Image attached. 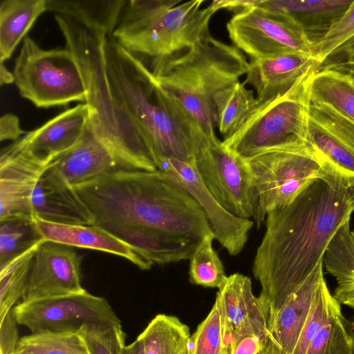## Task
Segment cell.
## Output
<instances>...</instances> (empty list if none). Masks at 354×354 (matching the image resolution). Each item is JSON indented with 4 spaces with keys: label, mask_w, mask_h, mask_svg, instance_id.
I'll use <instances>...</instances> for the list:
<instances>
[{
    "label": "cell",
    "mask_w": 354,
    "mask_h": 354,
    "mask_svg": "<svg viewBox=\"0 0 354 354\" xmlns=\"http://www.w3.org/2000/svg\"><path fill=\"white\" fill-rule=\"evenodd\" d=\"M58 26L84 82L90 125L120 169L154 171L165 158L192 162L203 129L139 57L72 18Z\"/></svg>",
    "instance_id": "cell-1"
},
{
    "label": "cell",
    "mask_w": 354,
    "mask_h": 354,
    "mask_svg": "<svg viewBox=\"0 0 354 354\" xmlns=\"http://www.w3.org/2000/svg\"><path fill=\"white\" fill-rule=\"evenodd\" d=\"M354 212V186L328 175L310 180L286 205L269 212L252 270L268 328L289 296L324 261L338 229Z\"/></svg>",
    "instance_id": "cell-2"
},
{
    "label": "cell",
    "mask_w": 354,
    "mask_h": 354,
    "mask_svg": "<svg viewBox=\"0 0 354 354\" xmlns=\"http://www.w3.org/2000/svg\"><path fill=\"white\" fill-rule=\"evenodd\" d=\"M93 225L145 257L165 232L201 240L213 234L198 201L160 170L118 169L73 187Z\"/></svg>",
    "instance_id": "cell-3"
},
{
    "label": "cell",
    "mask_w": 354,
    "mask_h": 354,
    "mask_svg": "<svg viewBox=\"0 0 354 354\" xmlns=\"http://www.w3.org/2000/svg\"><path fill=\"white\" fill-rule=\"evenodd\" d=\"M248 68L242 51L209 35L187 49L153 58L150 70L159 88L192 116L208 137H214L215 101Z\"/></svg>",
    "instance_id": "cell-4"
},
{
    "label": "cell",
    "mask_w": 354,
    "mask_h": 354,
    "mask_svg": "<svg viewBox=\"0 0 354 354\" xmlns=\"http://www.w3.org/2000/svg\"><path fill=\"white\" fill-rule=\"evenodd\" d=\"M204 0H131L122 10L112 37L134 54L153 58L187 49L210 35L218 11Z\"/></svg>",
    "instance_id": "cell-5"
},
{
    "label": "cell",
    "mask_w": 354,
    "mask_h": 354,
    "mask_svg": "<svg viewBox=\"0 0 354 354\" xmlns=\"http://www.w3.org/2000/svg\"><path fill=\"white\" fill-rule=\"evenodd\" d=\"M316 68L311 64L285 92L262 104L243 127L223 144L247 160L304 142L303 126Z\"/></svg>",
    "instance_id": "cell-6"
},
{
    "label": "cell",
    "mask_w": 354,
    "mask_h": 354,
    "mask_svg": "<svg viewBox=\"0 0 354 354\" xmlns=\"http://www.w3.org/2000/svg\"><path fill=\"white\" fill-rule=\"evenodd\" d=\"M12 74L21 97L39 108L86 102L84 82L68 48L44 50L24 37Z\"/></svg>",
    "instance_id": "cell-7"
},
{
    "label": "cell",
    "mask_w": 354,
    "mask_h": 354,
    "mask_svg": "<svg viewBox=\"0 0 354 354\" xmlns=\"http://www.w3.org/2000/svg\"><path fill=\"white\" fill-rule=\"evenodd\" d=\"M245 161L258 198L252 217L258 227L269 212L290 203L310 180L328 176L306 142Z\"/></svg>",
    "instance_id": "cell-8"
},
{
    "label": "cell",
    "mask_w": 354,
    "mask_h": 354,
    "mask_svg": "<svg viewBox=\"0 0 354 354\" xmlns=\"http://www.w3.org/2000/svg\"><path fill=\"white\" fill-rule=\"evenodd\" d=\"M194 167L215 200L232 214L249 218L257 194L247 162L227 149L216 136L208 137L195 152Z\"/></svg>",
    "instance_id": "cell-9"
},
{
    "label": "cell",
    "mask_w": 354,
    "mask_h": 354,
    "mask_svg": "<svg viewBox=\"0 0 354 354\" xmlns=\"http://www.w3.org/2000/svg\"><path fill=\"white\" fill-rule=\"evenodd\" d=\"M226 28L234 46L250 60L291 53L310 55L313 40L305 27L289 15L254 6L236 13Z\"/></svg>",
    "instance_id": "cell-10"
},
{
    "label": "cell",
    "mask_w": 354,
    "mask_h": 354,
    "mask_svg": "<svg viewBox=\"0 0 354 354\" xmlns=\"http://www.w3.org/2000/svg\"><path fill=\"white\" fill-rule=\"evenodd\" d=\"M303 140L327 175L354 186V120L311 94Z\"/></svg>",
    "instance_id": "cell-11"
},
{
    "label": "cell",
    "mask_w": 354,
    "mask_h": 354,
    "mask_svg": "<svg viewBox=\"0 0 354 354\" xmlns=\"http://www.w3.org/2000/svg\"><path fill=\"white\" fill-rule=\"evenodd\" d=\"M13 312L31 333L77 331L85 324H122L108 301L86 290L73 294L21 301Z\"/></svg>",
    "instance_id": "cell-12"
},
{
    "label": "cell",
    "mask_w": 354,
    "mask_h": 354,
    "mask_svg": "<svg viewBox=\"0 0 354 354\" xmlns=\"http://www.w3.org/2000/svg\"><path fill=\"white\" fill-rule=\"evenodd\" d=\"M156 167L169 174L198 201L206 214L214 239L230 255L239 254L248 241L254 221L236 216L225 209L205 187L194 164L165 158Z\"/></svg>",
    "instance_id": "cell-13"
},
{
    "label": "cell",
    "mask_w": 354,
    "mask_h": 354,
    "mask_svg": "<svg viewBox=\"0 0 354 354\" xmlns=\"http://www.w3.org/2000/svg\"><path fill=\"white\" fill-rule=\"evenodd\" d=\"M82 257L73 247L44 241L37 248L26 294L23 301L82 292Z\"/></svg>",
    "instance_id": "cell-14"
},
{
    "label": "cell",
    "mask_w": 354,
    "mask_h": 354,
    "mask_svg": "<svg viewBox=\"0 0 354 354\" xmlns=\"http://www.w3.org/2000/svg\"><path fill=\"white\" fill-rule=\"evenodd\" d=\"M88 120V105L80 104L28 132L6 147L33 162L48 167L56 158L75 145Z\"/></svg>",
    "instance_id": "cell-15"
},
{
    "label": "cell",
    "mask_w": 354,
    "mask_h": 354,
    "mask_svg": "<svg viewBox=\"0 0 354 354\" xmlns=\"http://www.w3.org/2000/svg\"><path fill=\"white\" fill-rule=\"evenodd\" d=\"M215 299L220 305L223 335L230 353L232 343L239 336L267 335L266 318L259 298L253 293L250 277L240 273L228 276Z\"/></svg>",
    "instance_id": "cell-16"
},
{
    "label": "cell",
    "mask_w": 354,
    "mask_h": 354,
    "mask_svg": "<svg viewBox=\"0 0 354 354\" xmlns=\"http://www.w3.org/2000/svg\"><path fill=\"white\" fill-rule=\"evenodd\" d=\"M48 167L7 147L0 157V221L12 218L33 220L32 196Z\"/></svg>",
    "instance_id": "cell-17"
},
{
    "label": "cell",
    "mask_w": 354,
    "mask_h": 354,
    "mask_svg": "<svg viewBox=\"0 0 354 354\" xmlns=\"http://www.w3.org/2000/svg\"><path fill=\"white\" fill-rule=\"evenodd\" d=\"M118 169L120 168L95 135L88 120L75 145L51 162L46 171L73 188Z\"/></svg>",
    "instance_id": "cell-18"
},
{
    "label": "cell",
    "mask_w": 354,
    "mask_h": 354,
    "mask_svg": "<svg viewBox=\"0 0 354 354\" xmlns=\"http://www.w3.org/2000/svg\"><path fill=\"white\" fill-rule=\"evenodd\" d=\"M321 261L289 296L268 329L266 354H292L312 306L317 286L324 278Z\"/></svg>",
    "instance_id": "cell-19"
},
{
    "label": "cell",
    "mask_w": 354,
    "mask_h": 354,
    "mask_svg": "<svg viewBox=\"0 0 354 354\" xmlns=\"http://www.w3.org/2000/svg\"><path fill=\"white\" fill-rule=\"evenodd\" d=\"M33 222L45 241L118 255L142 270H150L153 266L129 245L96 225L62 224L37 216H33Z\"/></svg>",
    "instance_id": "cell-20"
},
{
    "label": "cell",
    "mask_w": 354,
    "mask_h": 354,
    "mask_svg": "<svg viewBox=\"0 0 354 354\" xmlns=\"http://www.w3.org/2000/svg\"><path fill=\"white\" fill-rule=\"evenodd\" d=\"M311 64L310 55L302 53L250 60L243 83L254 87L262 105L287 91Z\"/></svg>",
    "instance_id": "cell-21"
},
{
    "label": "cell",
    "mask_w": 354,
    "mask_h": 354,
    "mask_svg": "<svg viewBox=\"0 0 354 354\" xmlns=\"http://www.w3.org/2000/svg\"><path fill=\"white\" fill-rule=\"evenodd\" d=\"M33 216L70 225H93L92 218L73 188L56 180L45 170L32 196Z\"/></svg>",
    "instance_id": "cell-22"
},
{
    "label": "cell",
    "mask_w": 354,
    "mask_h": 354,
    "mask_svg": "<svg viewBox=\"0 0 354 354\" xmlns=\"http://www.w3.org/2000/svg\"><path fill=\"white\" fill-rule=\"evenodd\" d=\"M324 263L336 280L333 297L341 304L354 310V227L350 221L342 225L326 250Z\"/></svg>",
    "instance_id": "cell-23"
},
{
    "label": "cell",
    "mask_w": 354,
    "mask_h": 354,
    "mask_svg": "<svg viewBox=\"0 0 354 354\" xmlns=\"http://www.w3.org/2000/svg\"><path fill=\"white\" fill-rule=\"evenodd\" d=\"M126 0H46V11L72 18L86 27L112 35Z\"/></svg>",
    "instance_id": "cell-24"
},
{
    "label": "cell",
    "mask_w": 354,
    "mask_h": 354,
    "mask_svg": "<svg viewBox=\"0 0 354 354\" xmlns=\"http://www.w3.org/2000/svg\"><path fill=\"white\" fill-rule=\"evenodd\" d=\"M46 0H4L0 5V63L8 59L38 17Z\"/></svg>",
    "instance_id": "cell-25"
},
{
    "label": "cell",
    "mask_w": 354,
    "mask_h": 354,
    "mask_svg": "<svg viewBox=\"0 0 354 354\" xmlns=\"http://www.w3.org/2000/svg\"><path fill=\"white\" fill-rule=\"evenodd\" d=\"M189 327L178 317L158 314L138 336L144 354H190Z\"/></svg>",
    "instance_id": "cell-26"
},
{
    "label": "cell",
    "mask_w": 354,
    "mask_h": 354,
    "mask_svg": "<svg viewBox=\"0 0 354 354\" xmlns=\"http://www.w3.org/2000/svg\"><path fill=\"white\" fill-rule=\"evenodd\" d=\"M245 85L236 83L223 91L215 101L217 127L223 140L239 131L261 106L253 91Z\"/></svg>",
    "instance_id": "cell-27"
},
{
    "label": "cell",
    "mask_w": 354,
    "mask_h": 354,
    "mask_svg": "<svg viewBox=\"0 0 354 354\" xmlns=\"http://www.w3.org/2000/svg\"><path fill=\"white\" fill-rule=\"evenodd\" d=\"M44 240L35 244L0 269V321L24 298L27 292L35 251Z\"/></svg>",
    "instance_id": "cell-28"
},
{
    "label": "cell",
    "mask_w": 354,
    "mask_h": 354,
    "mask_svg": "<svg viewBox=\"0 0 354 354\" xmlns=\"http://www.w3.org/2000/svg\"><path fill=\"white\" fill-rule=\"evenodd\" d=\"M354 41V0L347 8L328 25L325 32L313 40L309 52L316 68L335 55L344 46Z\"/></svg>",
    "instance_id": "cell-29"
},
{
    "label": "cell",
    "mask_w": 354,
    "mask_h": 354,
    "mask_svg": "<svg viewBox=\"0 0 354 354\" xmlns=\"http://www.w3.org/2000/svg\"><path fill=\"white\" fill-rule=\"evenodd\" d=\"M15 354H89L77 331L42 332L19 338Z\"/></svg>",
    "instance_id": "cell-30"
},
{
    "label": "cell",
    "mask_w": 354,
    "mask_h": 354,
    "mask_svg": "<svg viewBox=\"0 0 354 354\" xmlns=\"http://www.w3.org/2000/svg\"><path fill=\"white\" fill-rule=\"evenodd\" d=\"M311 94L331 103L354 120V83L346 74L329 69H316Z\"/></svg>",
    "instance_id": "cell-31"
},
{
    "label": "cell",
    "mask_w": 354,
    "mask_h": 354,
    "mask_svg": "<svg viewBox=\"0 0 354 354\" xmlns=\"http://www.w3.org/2000/svg\"><path fill=\"white\" fill-rule=\"evenodd\" d=\"M214 234L201 239L189 259V279L195 285L221 288L227 279L223 264L212 246Z\"/></svg>",
    "instance_id": "cell-32"
},
{
    "label": "cell",
    "mask_w": 354,
    "mask_h": 354,
    "mask_svg": "<svg viewBox=\"0 0 354 354\" xmlns=\"http://www.w3.org/2000/svg\"><path fill=\"white\" fill-rule=\"evenodd\" d=\"M353 342L338 302L327 322L313 339L306 354H353Z\"/></svg>",
    "instance_id": "cell-33"
},
{
    "label": "cell",
    "mask_w": 354,
    "mask_h": 354,
    "mask_svg": "<svg viewBox=\"0 0 354 354\" xmlns=\"http://www.w3.org/2000/svg\"><path fill=\"white\" fill-rule=\"evenodd\" d=\"M0 269L44 240L33 220L12 218L0 221Z\"/></svg>",
    "instance_id": "cell-34"
},
{
    "label": "cell",
    "mask_w": 354,
    "mask_h": 354,
    "mask_svg": "<svg viewBox=\"0 0 354 354\" xmlns=\"http://www.w3.org/2000/svg\"><path fill=\"white\" fill-rule=\"evenodd\" d=\"M352 1L318 0V1H286L254 0V6L274 12L289 15L297 21L300 17H328L342 14Z\"/></svg>",
    "instance_id": "cell-35"
},
{
    "label": "cell",
    "mask_w": 354,
    "mask_h": 354,
    "mask_svg": "<svg viewBox=\"0 0 354 354\" xmlns=\"http://www.w3.org/2000/svg\"><path fill=\"white\" fill-rule=\"evenodd\" d=\"M337 303L330 292L324 277L317 286L310 311L292 354H306L313 339L327 322Z\"/></svg>",
    "instance_id": "cell-36"
},
{
    "label": "cell",
    "mask_w": 354,
    "mask_h": 354,
    "mask_svg": "<svg viewBox=\"0 0 354 354\" xmlns=\"http://www.w3.org/2000/svg\"><path fill=\"white\" fill-rule=\"evenodd\" d=\"M189 353L230 354L223 335L220 305L216 299L207 316L191 335Z\"/></svg>",
    "instance_id": "cell-37"
},
{
    "label": "cell",
    "mask_w": 354,
    "mask_h": 354,
    "mask_svg": "<svg viewBox=\"0 0 354 354\" xmlns=\"http://www.w3.org/2000/svg\"><path fill=\"white\" fill-rule=\"evenodd\" d=\"M79 332L89 354H122L126 346L122 324H85Z\"/></svg>",
    "instance_id": "cell-38"
},
{
    "label": "cell",
    "mask_w": 354,
    "mask_h": 354,
    "mask_svg": "<svg viewBox=\"0 0 354 354\" xmlns=\"http://www.w3.org/2000/svg\"><path fill=\"white\" fill-rule=\"evenodd\" d=\"M13 308L0 321V354H15L19 340Z\"/></svg>",
    "instance_id": "cell-39"
},
{
    "label": "cell",
    "mask_w": 354,
    "mask_h": 354,
    "mask_svg": "<svg viewBox=\"0 0 354 354\" xmlns=\"http://www.w3.org/2000/svg\"><path fill=\"white\" fill-rule=\"evenodd\" d=\"M319 68L354 74V41L348 44L326 60Z\"/></svg>",
    "instance_id": "cell-40"
},
{
    "label": "cell",
    "mask_w": 354,
    "mask_h": 354,
    "mask_svg": "<svg viewBox=\"0 0 354 354\" xmlns=\"http://www.w3.org/2000/svg\"><path fill=\"white\" fill-rule=\"evenodd\" d=\"M266 336L258 333L239 336L232 343L230 354H256L264 347Z\"/></svg>",
    "instance_id": "cell-41"
},
{
    "label": "cell",
    "mask_w": 354,
    "mask_h": 354,
    "mask_svg": "<svg viewBox=\"0 0 354 354\" xmlns=\"http://www.w3.org/2000/svg\"><path fill=\"white\" fill-rule=\"evenodd\" d=\"M25 133L20 127L19 120L17 116L12 113L3 115L0 120V140H14L20 139V136Z\"/></svg>",
    "instance_id": "cell-42"
},
{
    "label": "cell",
    "mask_w": 354,
    "mask_h": 354,
    "mask_svg": "<svg viewBox=\"0 0 354 354\" xmlns=\"http://www.w3.org/2000/svg\"><path fill=\"white\" fill-rule=\"evenodd\" d=\"M122 354H144L141 342L136 339L133 342L126 345Z\"/></svg>",
    "instance_id": "cell-43"
},
{
    "label": "cell",
    "mask_w": 354,
    "mask_h": 354,
    "mask_svg": "<svg viewBox=\"0 0 354 354\" xmlns=\"http://www.w3.org/2000/svg\"><path fill=\"white\" fill-rule=\"evenodd\" d=\"M4 63H0V82L1 84H7L14 82V76L7 68Z\"/></svg>",
    "instance_id": "cell-44"
},
{
    "label": "cell",
    "mask_w": 354,
    "mask_h": 354,
    "mask_svg": "<svg viewBox=\"0 0 354 354\" xmlns=\"http://www.w3.org/2000/svg\"><path fill=\"white\" fill-rule=\"evenodd\" d=\"M350 328H351V333L353 337V354H354V317L352 318L351 321L350 322Z\"/></svg>",
    "instance_id": "cell-45"
},
{
    "label": "cell",
    "mask_w": 354,
    "mask_h": 354,
    "mask_svg": "<svg viewBox=\"0 0 354 354\" xmlns=\"http://www.w3.org/2000/svg\"><path fill=\"white\" fill-rule=\"evenodd\" d=\"M256 354H266V350L265 348L263 347L259 352H257Z\"/></svg>",
    "instance_id": "cell-46"
}]
</instances>
